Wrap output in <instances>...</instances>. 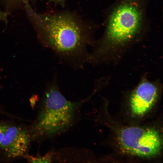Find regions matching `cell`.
I'll return each mask as SVG.
<instances>
[{
	"mask_svg": "<svg viewBox=\"0 0 163 163\" xmlns=\"http://www.w3.org/2000/svg\"><path fill=\"white\" fill-rule=\"evenodd\" d=\"M149 0H116L107 14L103 35L89 55L91 62L117 58L142 38L149 28L146 14Z\"/></svg>",
	"mask_w": 163,
	"mask_h": 163,
	"instance_id": "1",
	"label": "cell"
},
{
	"mask_svg": "<svg viewBox=\"0 0 163 163\" xmlns=\"http://www.w3.org/2000/svg\"><path fill=\"white\" fill-rule=\"evenodd\" d=\"M24 6L28 18L43 44L65 58L87 57L86 48L93 43V28L76 14L69 11L42 14L29 3Z\"/></svg>",
	"mask_w": 163,
	"mask_h": 163,
	"instance_id": "2",
	"label": "cell"
},
{
	"mask_svg": "<svg viewBox=\"0 0 163 163\" xmlns=\"http://www.w3.org/2000/svg\"><path fill=\"white\" fill-rule=\"evenodd\" d=\"M89 98L70 101L61 93L56 84L50 85L32 129V137L50 139L66 131L74 124L80 107Z\"/></svg>",
	"mask_w": 163,
	"mask_h": 163,
	"instance_id": "3",
	"label": "cell"
},
{
	"mask_svg": "<svg viewBox=\"0 0 163 163\" xmlns=\"http://www.w3.org/2000/svg\"><path fill=\"white\" fill-rule=\"evenodd\" d=\"M118 140L120 147L127 153L145 158L157 155L162 145L161 134L154 128H125L119 134Z\"/></svg>",
	"mask_w": 163,
	"mask_h": 163,
	"instance_id": "4",
	"label": "cell"
},
{
	"mask_svg": "<svg viewBox=\"0 0 163 163\" xmlns=\"http://www.w3.org/2000/svg\"><path fill=\"white\" fill-rule=\"evenodd\" d=\"M158 82H151L142 78L137 86L131 92L129 99L132 115L141 117L146 113L157 100L161 90Z\"/></svg>",
	"mask_w": 163,
	"mask_h": 163,
	"instance_id": "5",
	"label": "cell"
},
{
	"mask_svg": "<svg viewBox=\"0 0 163 163\" xmlns=\"http://www.w3.org/2000/svg\"><path fill=\"white\" fill-rule=\"evenodd\" d=\"M30 136L21 127L8 126L0 147L9 157L24 156L28 148Z\"/></svg>",
	"mask_w": 163,
	"mask_h": 163,
	"instance_id": "6",
	"label": "cell"
},
{
	"mask_svg": "<svg viewBox=\"0 0 163 163\" xmlns=\"http://www.w3.org/2000/svg\"><path fill=\"white\" fill-rule=\"evenodd\" d=\"M53 154L52 152L48 153L43 156H27L26 158L27 160L33 163H44L50 162L52 160Z\"/></svg>",
	"mask_w": 163,
	"mask_h": 163,
	"instance_id": "7",
	"label": "cell"
},
{
	"mask_svg": "<svg viewBox=\"0 0 163 163\" xmlns=\"http://www.w3.org/2000/svg\"><path fill=\"white\" fill-rule=\"evenodd\" d=\"M8 126L0 122V144L2 141Z\"/></svg>",
	"mask_w": 163,
	"mask_h": 163,
	"instance_id": "8",
	"label": "cell"
},
{
	"mask_svg": "<svg viewBox=\"0 0 163 163\" xmlns=\"http://www.w3.org/2000/svg\"><path fill=\"white\" fill-rule=\"evenodd\" d=\"M9 3L11 4H16L23 3L24 4L26 3H29L30 0H6Z\"/></svg>",
	"mask_w": 163,
	"mask_h": 163,
	"instance_id": "9",
	"label": "cell"
},
{
	"mask_svg": "<svg viewBox=\"0 0 163 163\" xmlns=\"http://www.w3.org/2000/svg\"><path fill=\"white\" fill-rule=\"evenodd\" d=\"M66 0H49L50 3H53L58 4L61 6L64 7L65 5Z\"/></svg>",
	"mask_w": 163,
	"mask_h": 163,
	"instance_id": "10",
	"label": "cell"
},
{
	"mask_svg": "<svg viewBox=\"0 0 163 163\" xmlns=\"http://www.w3.org/2000/svg\"><path fill=\"white\" fill-rule=\"evenodd\" d=\"M7 14L6 13L1 11L0 9V21H4L6 19Z\"/></svg>",
	"mask_w": 163,
	"mask_h": 163,
	"instance_id": "11",
	"label": "cell"
}]
</instances>
